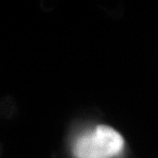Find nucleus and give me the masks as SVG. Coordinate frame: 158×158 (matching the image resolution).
<instances>
[{
  "label": "nucleus",
  "mask_w": 158,
  "mask_h": 158,
  "mask_svg": "<svg viewBox=\"0 0 158 158\" xmlns=\"http://www.w3.org/2000/svg\"><path fill=\"white\" fill-rule=\"evenodd\" d=\"M124 139L118 131L98 125L75 141L74 158H116L124 148Z\"/></svg>",
  "instance_id": "f257e3e1"
}]
</instances>
